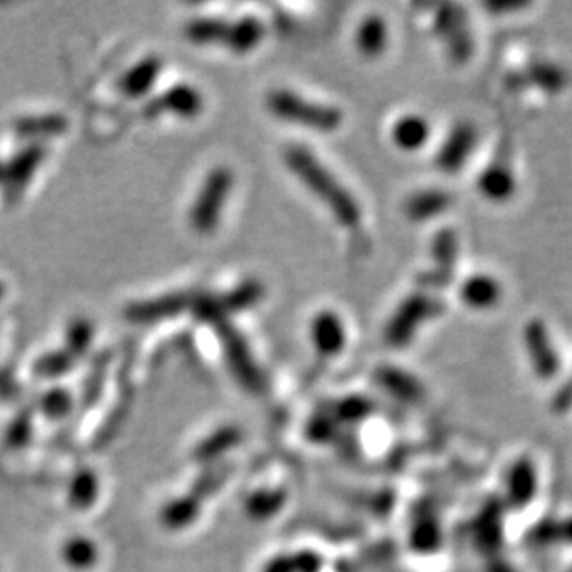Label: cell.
Instances as JSON below:
<instances>
[{"label": "cell", "instance_id": "1", "mask_svg": "<svg viewBox=\"0 0 572 572\" xmlns=\"http://www.w3.org/2000/svg\"><path fill=\"white\" fill-rule=\"evenodd\" d=\"M284 156L287 167L299 176L300 182L311 189L317 199L323 200L339 223L349 228L360 224L361 210L358 200L339 184L336 176L321 165L310 150L293 145L286 150Z\"/></svg>", "mask_w": 572, "mask_h": 572}, {"label": "cell", "instance_id": "2", "mask_svg": "<svg viewBox=\"0 0 572 572\" xmlns=\"http://www.w3.org/2000/svg\"><path fill=\"white\" fill-rule=\"evenodd\" d=\"M269 110L287 123L308 126L321 132H332L341 126L343 113L334 106H324L311 100L302 99L297 93L287 89H276L267 99Z\"/></svg>", "mask_w": 572, "mask_h": 572}, {"label": "cell", "instance_id": "3", "mask_svg": "<svg viewBox=\"0 0 572 572\" xmlns=\"http://www.w3.org/2000/svg\"><path fill=\"white\" fill-rule=\"evenodd\" d=\"M232 186H234V175L228 167H217L208 173L189 213L191 226L199 234H210L219 226L224 204Z\"/></svg>", "mask_w": 572, "mask_h": 572}, {"label": "cell", "instance_id": "4", "mask_svg": "<svg viewBox=\"0 0 572 572\" xmlns=\"http://www.w3.org/2000/svg\"><path fill=\"white\" fill-rule=\"evenodd\" d=\"M443 302L428 293H413L404 300L386 328L387 345L402 349L410 343L421 324L443 313Z\"/></svg>", "mask_w": 572, "mask_h": 572}, {"label": "cell", "instance_id": "5", "mask_svg": "<svg viewBox=\"0 0 572 572\" xmlns=\"http://www.w3.org/2000/svg\"><path fill=\"white\" fill-rule=\"evenodd\" d=\"M217 334L223 345L224 358L230 367L232 374L236 376L237 382L250 391H262L263 376L252 358L247 339L237 332L236 328L228 321L215 326Z\"/></svg>", "mask_w": 572, "mask_h": 572}, {"label": "cell", "instance_id": "6", "mask_svg": "<svg viewBox=\"0 0 572 572\" xmlns=\"http://www.w3.org/2000/svg\"><path fill=\"white\" fill-rule=\"evenodd\" d=\"M45 156L47 149L41 143H28L25 149L19 150L12 160L6 163V176L2 184L6 202H15L23 195Z\"/></svg>", "mask_w": 572, "mask_h": 572}, {"label": "cell", "instance_id": "7", "mask_svg": "<svg viewBox=\"0 0 572 572\" xmlns=\"http://www.w3.org/2000/svg\"><path fill=\"white\" fill-rule=\"evenodd\" d=\"M436 32L445 39L454 62H465L471 56L473 39L467 28V15L461 6L445 4L436 17Z\"/></svg>", "mask_w": 572, "mask_h": 572}, {"label": "cell", "instance_id": "8", "mask_svg": "<svg viewBox=\"0 0 572 572\" xmlns=\"http://www.w3.org/2000/svg\"><path fill=\"white\" fill-rule=\"evenodd\" d=\"M193 293H169L160 299L139 300L126 306L125 317L130 323L150 324L158 323L176 317L191 308Z\"/></svg>", "mask_w": 572, "mask_h": 572}, {"label": "cell", "instance_id": "9", "mask_svg": "<svg viewBox=\"0 0 572 572\" xmlns=\"http://www.w3.org/2000/svg\"><path fill=\"white\" fill-rule=\"evenodd\" d=\"M524 345L528 350L530 361L539 378H552L560 369V360L552 339L548 336L547 326L541 321H530L524 328Z\"/></svg>", "mask_w": 572, "mask_h": 572}, {"label": "cell", "instance_id": "10", "mask_svg": "<svg viewBox=\"0 0 572 572\" xmlns=\"http://www.w3.org/2000/svg\"><path fill=\"white\" fill-rule=\"evenodd\" d=\"M204 108V99L197 88L189 84H176L173 88L167 89L158 99L147 104L145 113L149 117H156L158 113L171 112L178 117H197Z\"/></svg>", "mask_w": 572, "mask_h": 572}, {"label": "cell", "instance_id": "11", "mask_svg": "<svg viewBox=\"0 0 572 572\" xmlns=\"http://www.w3.org/2000/svg\"><path fill=\"white\" fill-rule=\"evenodd\" d=\"M510 88H523V86H535L548 93H560L569 86L571 76L569 73L554 63H532L521 73H511L508 76Z\"/></svg>", "mask_w": 572, "mask_h": 572}, {"label": "cell", "instance_id": "12", "mask_svg": "<svg viewBox=\"0 0 572 572\" xmlns=\"http://www.w3.org/2000/svg\"><path fill=\"white\" fill-rule=\"evenodd\" d=\"M474 145H476V132H474L473 126L467 125V123L454 126V130L450 132L447 141L437 152V169H441L445 173L460 171L467 162V158L471 156Z\"/></svg>", "mask_w": 572, "mask_h": 572}, {"label": "cell", "instance_id": "13", "mask_svg": "<svg viewBox=\"0 0 572 572\" xmlns=\"http://www.w3.org/2000/svg\"><path fill=\"white\" fill-rule=\"evenodd\" d=\"M434 258H436V271L424 273L421 276L423 280L421 284L441 289L450 284L458 262V237L452 230H441L437 234L434 239Z\"/></svg>", "mask_w": 572, "mask_h": 572}, {"label": "cell", "instance_id": "14", "mask_svg": "<svg viewBox=\"0 0 572 572\" xmlns=\"http://www.w3.org/2000/svg\"><path fill=\"white\" fill-rule=\"evenodd\" d=\"M311 337H313L315 349L319 350V354L326 356V358H332V356L339 354L345 347V341H347L345 326L336 313H332V311H321L313 319Z\"/></svg>", "mask_w": 572, "mask_h": 572}, {"label": "cell", "instance_id": "15", "mask_svg": "<svg viewBox=\"0 0 572 572\" xmlns=\"http://www.w3.org/2000/svg\"><path fill=\"white\" fill-rule=\"evenodd\" d=\"M69 128V123L62 113H43V115H26L13 123V132L17 137L26 139L28 143H39L49 137L62 136Z\"/></svg>", "mask_w": 572, "mask_h": 572}, {"label": "cell", "instance_id": "16", "mask_svg": "<svg viewBox=\"0 0 572 572\" xmlns=\"http://www.w3.org/2000/svg\"><path fill=\"white\" fill-rule=\"evenodd\" d=\"M160 73H162V60L156 56H149V58L137 62L121 78V82H119L121 93L130 99L145 97L150 89L154 88Z\"/></svg>", "mask_w": 572, "mask_h": 572}, {"label": "cell", "instance_id": "17", "mask_svg": "<svg viewBox=\"0 0 572 572\" xmlns=\"http://www.w3.org/2000/svg\"><path fill=\"white\" fill-rule=\"evenodd\" d=\"M478 187H480V191L484 193L487 199L497 200V202L498 200L510 199L513 191H515V180H513V175H511L508 162L497 158L480 175Z\"/></svg>", "mask_w": 572, "mask_h": 572}, {"label": "cell", "instance_id": "18", "mask_svg": "<svg viewBox=\"0 0 572 572\" xmlns=\"http://www.w3.org/2000/svg\"><path fill=\"white\" fill-rule=\"evenodd\" d=\"M498 299H500V286H498L495 278H491L487 274L471 276L461 286V300L476 310L491 308L497 304Z\"/></svg>", "mask_w": 572, "mask_h": 572}, {"label": "cell", "instance_id": "19", "mask_svg": "<svg viewBox=\"0 0 572 572\" xmlns=\"http://www.w3.org/2000/svg\"><path fill=\"white\" fill-rule=\"evenodd\" d=\"M263 36H265V26L262 25V21L247 15L236 21L234 25H230L224 43L228 49L234 50L237 54H245V52L256 49Z\"/></svg>", "mask_w": 572, "mask_h": 572}, {"label": "cell", "instance_id": "20", "mask_svg": "<svg viewBox=\"0 0 572 572\" xmlns=\"http://www.w3.org/2000/svg\"><path fill=\"white\" fill-rule=\"evenodd\" d=\"M263 295H265V287L262 282L250 278L234 289H230L228 293L219 295V304H221L224 317H228L230 313H239V311L249 310L252 306H256L263 299Z\"/></svg>", "mask_w": 572, "mask_h": 572}, {"label": "cell", "instance_id": "21", "mask_svg": "<svg viewBox=\"0 0 572 572\" xmlns=\"http://www.w3.org/2000/svg\"><path fill=\"white\" fill-rule=\"evenodd\" d=\"M450 202H452V197L448 195L447 191H441V189L421 191L406 202V215L413 221L430 219L437 213L445 212L450 206Z\"/></svg>", "mask_w": 572, "mask_h": 572}, {"label": "cell", "instance_id": "22", "mask_svg": "<svg viewBox=\"0 0 572 572\" xmlns=\"http://www.w3.org/2000/svg\"><path fill=\"white\" fill-rule=\"evenodd\" d=\"M393 141L398 149L417 150L423 147L430 136V126L419 115H406L393 126Z\"/></svg>", "mask_w": 572, "mask_h": 572}, {"label": "cell", "instance_id": "23", "mask_svg": "<svg viewBox=\"0 0 572 572\" xmlns=\"http://www.w3.org/2000/svg\"><path fill=\"white\" fill-rule=\"evenodd\" d=\"M228 28H230V25L223 19L200 17V19H193L191 23H187L186 38L191 43H197V45L219 43V41H226Z\"/></svg>", "mask_w": 572, "mask_h": 572}, {"label": "cell", "instance_id": "24", "mask_svg": "<svg viewBox=\"0 0 572 572\" xmlns=\"http://www.w3.org/2000/svg\"><path fill=\"white\" fill-rule=\"evenodd\" d=\"M387 26L386 21L378 15H371L361 23L358 30V47L367 56H378L386 49Z\"/></svg>", "mask_w": 572, "mask_h": 572}, {"label": "cell", "instance_id": "25", "mask_svg": "<svg viewBox=\"0 0 572 572\" xmlns=\"http://www.w3.org/2000/svg\"><path fill=\"white\" fill-rule=\"evenodd\" d=\"M378 380L380 384L389 389L393 395L406 400H415V398L423 395V389L419 386V382L410 376V374L393 369V367H384L378 371Z\"/></svg>", "mask_w": 572, "mask_h": 572}, {"label": "cell", "instance_id": "26", "mask_svg": "<svg viewBox=\"0 0 572 572\" xmlns=\"http://www.w3.org/2000/svg\"><path fill=\"white\" fill-rule=\"evenodd\" d=\"M93 337H95V328H93L91 321L82 319V317L75 319L73 323L67 326V332H65V350L76 360V358L88 354L91 343H93Z\"/></svg>", "mask_w": 572, "mask_h": 572}, {"label": "cell", "instance_id": "27", "mask_svg": "<svg viewBox=\"0 0 572 572\" xmlns=\"http://www.w3.org/2000/svg\"><path fill=\"white\" fill-rule=\"evenodd\" d=\"M75 365V358L67 350H52L43 356H39L34 363V374L38 378H60L69 373Z\"/></svg>", "mask_w": 572, "mask_h": 572}, {"label": "cell", "instance_id": "28", "mask_svg": "<svg viewBox=\"0 0 572 572\" xmlns=\"http://www.w3.org/2000/svg\"><path fill=\"white\" fill-rule=\"evenodd\" d=\"M97 558L99 550L86 537H75L63 547V560L73 569H89Z\"/></svg>", "mask_w": 572, "mask_h": 572}, {"label": "cell", "instance_id": "29", "mask_svg": "<svg viewBox=\"0 0 572 572\" xmlns=\"http://www.w3.org/2000/svg\"><path fill=\"white\" fill-rule=\"evenodd\" d=\"M97 487H99V482H97L95 474L82 471V473L76 474L75 480L71 484L69 498L76 508H88L99 493Z\"/></svg>", "mask_w": 572, "mask_h": 572}, {"label": "cell", "instance_id": "30", "mask_svg": "<svg viewBox=\"0 0 572 572\" xmlns=\"http://www.w3.org/2000/svg\"><path fill=\"white\" fill-rule=\"evenodd\" d=\"M199 511V506L195 500L191 498H180L171 502L165 510H163V521L169 524L171 528H182L186 524L191 523L195 519Z\"/></svg>", "mask_w": 572, "mask_h": 572}, {"label": "cell", "instance_id": "31", "mask_svg": "<svg viewBox=\"0 0 572 572\" xmlns=\"http://www.w3.org/2000/svg\"><path fill=\"white\" fill-rule=\"evenodd\" d=\"M73 406V398L65 389H50L41 398V410L49 419H62Z\"/></svg>", "mask_w": 572, "mask_h": 572}, {"label": "cell", "instance_id": "32", "mask_svg": "<svg viewBox=\"0 0 572 572\" xmlns=\"http://www.w3.org/2000/svg\"><path fill=\"white\" fill-rule=\"evenodd\" d=\"M236 439V430L232 428H224L219 430L217 434H213L206 443H202L200 447V456H208V454H215L221 452L226 447H230V443Z\"/></svg>", "mask_w": 572, "mask_h": 572}, {"label": "cell", "instance_id": "33", "mask_svg": "<svg viewBox=\"0 0 572 572\" xmlns=\"http://www.w3.org/2000/svg\"><path fill=\"white\" fill-rule=\"evenodd\" d=\"M30 434H32L30 415H19L8 430V443H12L10 447H21V443H25Z\"/></svg>", "mask_w": 572, "mask_h": 572}, {"label": "cell", "instance_id": "34", "mask_svg": "<svg viewBox=\"0 0 572 572\" xmlns=\"http://www.w3.org/2000/svg\"><path fill=\"white\" fill-rule=\"evenodd\" d=\"M569 404H572V380L567 386L561 389L560 393H558V397H556V406H558V408H567Z\"/></svg>", "mask_w": 572, "mask_h": 572}, {"label": "cell", "instance_id": "35", "mask_svg": "<svg viewBox=\"0 0 572 572\" xmlns=\"http://www.w3.org/2000/svg\"><path fill=\"white\" fill-rule=\"evenodd\" d=\"M491 10H497V12H504V10H517V8H523V4H491L489 6Z\"/></svg>", "mask_w": 572, "mask_h": 572}, {"label": "cell", "instance_id": "36", "mask_svg": "<svg viewBox=\"0 0 572 572\" xmlns=\"http://www.w3.org/2000/svg\"><path fill=\"white\" fill-rule=\"evenodd\" d=\"M4 176H6V163L0 162V186L4 184Z\"/></svg>", "mask_w": 572, "mask_h": 572}, {"label": "cell", "instance_id": "37", "mask_svg": "<svg viewBox=\"0 0 572 572\" xmlns=\"http://www.w3.org/2000/svg\"><path fill=\"white\" fill-rule=\"evenodd\" d=\"M4 295H6V287L0 282V300L4 299Z\"/></svg>", "mask_w": 572, "mask_h": 572}]
</instances>
